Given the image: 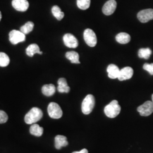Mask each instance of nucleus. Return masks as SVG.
Masks as SVG:
<instances>
[{"label": "nucleus", "mask_w": 153, "mask_h": 153, "mask_svg": "<svg viewBox=\"0 0 153 153\" xmlns=\"http://www.w3.org/2000/svg\"><path fill=\"white\" fill-rule=\"evenodd\" d=\"M138 20L142 23H146L153 19V9H148L140 11L137 14Z\"/></svg>", "instance_id": "8"}, {"label": "nucleus", "mask_w": 153, "mask_h": 153, "mask_svg": "<svg viewBox=\"0 0 153 153\" xmlns=\"http://www.w3.org/2000/svg\"><path fill=\"white\" fill-rule=\"evenodd\" d=\"M57 90L60 93H68L70 91V87L68 86L65 78H61L58 80Z\"/></svg>", "instance_id": "15"}, {"label": "nucleus", "mask_w": 153, "mask_h": 153, "mask_svg": "<svg viewBox=\"0 0 153 153\" xmlns=\"http://www.w3.org/2000/svg\"><path fill=\"white\" fill-rule=\"evenodd\" d=\"M55 148L57 150H60L62 147H65L68 145L67 138L62 135H57L55 138Z\"/></svg>", "instance_id": "13"}, {"label": "nucleus", "mask_w": 153, "mask_h": 153, "mask_svg": "<svg viewBox=\"0 0 153 153\" xmlns=\"http://www.w3.org/2000/svg\"><path fill=\"white\" fill-rule=\"evenodd\" d=\"M152 50L149 48H141L138 51V55L140 58L145 59L147 60L149 59L150 55H152Z\"/></svg>", "instance_id": "22"}, {"label": "nucleus", "mask_w": 153, "mask_h": 153, "mask_svg": "<svg viewBox=\"0 0 153 153\" xmlns=\"http://www.w3.org/2000/svg\"><path fill=\"white\" fill-rule=\"evenodd\" d=\"M64 43L67 47L76 48L78 46V42L76 38L71 33H66L63 37Z\"/></svg>", "instance_id": "9"}, {"label": "nucleus", "mask_w": 153, "mask_h": 153, "mask_svg": "<svg viewBox=\"0 0 153 153\" xmlns=\"http://www.w3.org/2000/svg\"><path fill=\"white\" fill-rule=\"evenodd\" d=\"M104 111L107 117L109 118H115L119 115L120 112V105L116 100H114L105 107Z\"/></svg>", "instance_id": "2"}, {"label": "nucleus", "mask_w": 153, "mask_h": 153, "mask_svg": "<svg viewBox=\"0 0 153 153\" xmlns=\"http://www.w3.org/2000/svg\"><path fill=\"white\" fill-rule=\"evenodd\" d=\"M137 111L142 116H148L153 112V103L151 101H146L137 108Z\"/></svg>", "instance_id": "7"}, {"label": "nucleus", "mask_w": 153, "mask_h": 153, "mask_svg": "<svg viewBox=\"0 0 153 153\" xmlns=\"http://www.w3.org/2000/svg\"><path fill=\"white\" fill-rule=\"evenodd\" d=\"M117 3L115 0H109L105 3L103 8L102 11L103 14L105 16L112 15L116 9Z\"/></svg>", "instance_id": "10"}, {"label": "nucleus", "mask_w": 153, "mask_h": 153, "mask_svg": "<svg viewBox=\"0 0 153 153\" xmlns=\"http://www.w3.org/2000/svg\"><path fill=\"white\" fill-rule=\"evenodd\" d=\"M26 54L29 57H33V56L36 53H38L40 55L43 54V52H41L40 51L39 47L36 44H32L30 45L26 48Z\"/></svg>", "instance_id": "16"}, {"label": "nucleus", "mask_w": 153, "mask_h": 153, "mask_svg": "<svg viewBox=\"0 0 153 153\" xmlns=\"http://www.w3.org/2000/svg\"><path fill=\"white\" fill-rule=\"evenodd\" d=\"M26 40V35L21 31L13 30L9 33V40L11 44L16 45Z\"/></svg>", "instance_id": "6"}, {"label": "nucleus", "mask_w": 153, "mask_h": 153, "mask_svg": "<svg viewBox=\"0 0 153 153\" xmlns=\"http://www.w3.org/2000/svg\"><path fill=\"white\" fill-rule=\"evenodd\" d=\"M42 93L47 97L52 96L56 92V88L53 84L45 85L42 88Z\"/></svg>", "instance_id": "18"}, {"label": "nucleus", "mask_w": 153, "mask_h": 153, "mask_svg": "<svg viewBox=\"0 0 153 153\" xmlns=\"http://www.w3.org/2000/svg\"><path fill=\"white\" fill-rule=\"evenodd\" d=\"M34 24L32 22H28L20 28V31L24 34H28L33 31Z\"/></svg>", "instance_id": "23"}, {"label": "nucleus", "mask_w": 153, "mask_h": 153, "mask_svg": "<svg viewBox=\"0 0 153 153\" xmlns=\"http://www.w3.org/2000/svg\"><path fill=\"white\" fill-rule=\"evenodd\" d=\"M10 63L9 57L4 52H0V66L6 67Z\"/></svg>", "instance_id": "24"}, {"label": "nucleus", "mask_w": 153, "mask_h": 153, "mask_svg": "<svg viewBox=\"0 0 153 153\" xmlns=\"http://www.w3.org/2000/svg\"><path fill=\"white\" fill-rule=\"evenodd\" d=\"M43 128L37 124H33L30 128V133L36 137H40L43 133Z\"/></svg>", "instance_id": "19"}, {"label": "nucleus", "mask_w": 153, "mask_h": 153, "mask_svg": "<svg viewBox=\"0 0 153 153\" xmlns=\"http://www.w3.org/2000/svg\"><path fill=\"white\" fill-rule=\"evenodd\" d=\"M13 7L19 11H26L29 7V3L27 0H13Z\"/></svg>", "instance_id": "11"}, {"label": "nucleus", "mask_w": 153, "mask_h": 153, "mask_svg": "<svg viewBox=\"0 0 153 153\" xmlns=\"http://www.w3.org/2000/svg\"><path fill=\"white\" fill-rule=\"evenodd\" d=\"M1 18H2V14H1V12L0 11V21L1 20Z\"/></svg>", "instance_id": "29"}, {"label": "nucleus", "mask_w": 153, "mask_h": 153, "mask_svg": "<svg viewBox=\"0 0 153 153\" xmlns=\"http://www.w3.org/2000/svg\"><path fill=\"white\" fill-rule=\"evenodd\" d=\"M152 102H153V94L152 95Z\"/></svg>", "instance_id": "30"}, {"label": "nucleus", "mask_w": 153, "mask_h": 153, "mask_svg": "<svg viewBox=\"0 0 153 153\" xmlns=\"http://www.w3.org/2000/svg\"><path fill=\"white\" fill-rule=\"evenodd\" d=\"M133 75V69L131 67L127 66L123 68L120 71L118 79L120 81L131 79Z\"/></svg>", "instance_id": "12"}, {"label": "nucleus", "mask_w": 153, "mask_h": 153, "mask_svg": "<svg viewBox=\"0 0 153 153\" xmlns=\"http://www.w3.org/2000/svg\"><path fill=\"white\" fill-rule=\"evenodd\" d=\"M43 112L37 107H33L25 117V121L27 124H33L40 120L43 117Z\"/></svg>", "instance_id": "1"}, {"label": "nucleus", "mask_w": 153, "mask_h": 153, "mask_svg": "<svg viewBox=\"0 0 153 153\" xmlns=\"http://www.w3.org/2000/svg\"><path fill=\"white\" fill-rule=\"evenodd\" d=\"M66 57L68 60L71 61L73 64H80V62L79 61V54L74 51H71L68 52L65 54Z\"/></svg>", "instance_id": "20"}, {"label": "nucleus", "mask_w": 153, "mask_h": 153, "mask_svg": "<svg viewBox=\"0 0 153 153\" xmlns=\"http://www.w3.org/2000/svg\"><path fill=\"white\" fill-rule=\"evenodd\" d=\"M52 13L53 16L58 20L61 21L64 17V13L61 11L58 6L55 5L52 8Z\"/></svg>", "instance_id": "21"}, {"label": "nucleus", "mask_w": 153, "mask_h": 153, "mask_svg": "<svg viewBox=\"0 0 153 153\" xmlns=\"http://www.w3.org/2000/svg\"><path fill=\"white\" fill-rule=\"evenodd\" d=\"M116 40L120 44H126L131 41V36L127 33H119L116 35Z\"/></svg>", "instance_id": "17"}, {"label": "nucleus", "mask_w": 153, "mask_h": 153, "mask_svg": "<svg viewBox=\"0 0 153 153\" xmlns=\"http://www.w3.org/2000/svg\"><path fill=\"white\" fill-rule=\"evenodd\" d=\"M143 68L146 71H148L150 75H153V63H146L143 66Z\"/></svg>", "instance_id": "27"}, {"label": "nucleus", "mask_w": 153, "mask_h": 153, "mask_svg": "<svg viewBox=\"0 0 153 153\" xmlns=\"http://www.w3.org/2000/svg\"><path fill=\"white\" fill-rule=\"evenodd\" d=\"M8 120V116L5 111L0 110V124H4Z\"/></svg>", "instance_id": "26"}, {"label": "nucleus", "mask_w": 153, "mask_h": 153, "mask_svg": "<svg viewBox=\"0 0 153 153\" xmlns=\"http://www.w3.org/2000/svg\"><path fill=\"white\" fill-rule=\"evenodd\" d=\"M47 110L49 117L52 119H58L62 116V111L60 105L55 102H51L49 103Z\"/></svg>", "instance_id": "4"}, {"label": "nucleus", "mask_w": 153, "mask_h": 153, "mask_svg": "<svg viewBox=\"0 0 153 153\" xmlns=\"http://www.w3.org/2000/svg\"><path fill=\"white\" fill-rule=\"evenodd\" d=\"M120 71L119 68L114 64H110L107 69L108 77L111 79L117 78L120 73Z\"/></svg>", "instance_id": "14"}, {"label": "nucleus", "mask_w": 153, "mask_h": 153, "mask_svg": "<svg viewBox=\"0 0 153 153\" xmlns=\"http://www.w3.org/2000/svg\"><path fill=\"white\" fill-rule=\"evenodd\" d=\"M95 98L91 94L88 95L82 103V111L85 115L90 114L95 106Z\"/></svg>", "instance_id": "3"}, {"label": "nucleus", "mask_w": 153, "mask_h": 153, "mask_svg": "<svg viewBox=\"0 0 153 153\" xmlns=\"http://www.w3.org/2000/svg\"><path fill=\"white\" fill-rule=\"evenodd\" d=\"M83 38L88 46L95 47L97 43V38L95 33L91 29H86L83 33Z\"/></svg>", "instance_id": "5"}, {"label": "nucleus", "mask_w": 153, "mask_h": 153, "mask_svg": "<svg viewBox=\"0 0 153 153\" xmlns=\"http://www.w3.org/2000/svg\"><path fill=\"white\" fill-rule=\"evenodd\" d=\"M91 0H76L77 6L81 10H86L89 8Z\"/></svg>", "instance_id": "25"}, {"label": "nucleus", "mask_w": 153, "mask_h": 153, "mask_svg": "<svg viewBox=\"0 0 153 153\" xmlns=\"http://www.w3.org/2000/svg\"><path fill=\"white\" fill-rule=\"evenodd\" d=\"M72 153H88V150L86 149H83L79 152H74Z\"/></svg>", "instance_id": "28"}]
</instances>
